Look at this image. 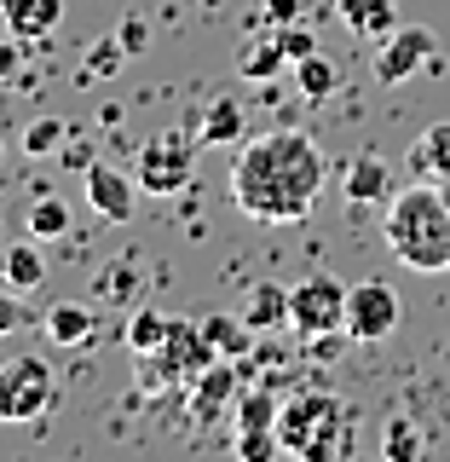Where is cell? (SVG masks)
<instances>
[{
  "mask_svg": "<svg viewBox=\"0 0 450 462\" xmlns=\"http://www.w3.org/2000/svg\"><path fill=\"white\" fill-rule=\"evenodd\" d=\"M381 457H387V462H416V457H422V428H416L410 416H387V428H381Z\"/></svg>",
  "mask_w": 450,
  "mask_h": 462,
  "instance_id": "24",
  "label": "cell"
},
{
  "mask_svg": "<svg viewBox=\"0 0 450 462\" xmlns=\"http://www.w3.org/2000/svg\"><path fill=\"white\" fill-rule=\"evenodd\" d=\"M231 399H237V358H225V365L214 358V365L197 375V399H191V416H197V422H214V416H220Z\"/></svg>",
  "mask_w": 450,
  "mask_h": 462,
  "instance_id": "13",
  "label": "cell"
},
{
  "mask_svg": "<svg viewBox=\"0 0 450 462\" xmlns=\"http://www.w3.org/2000/svg\"><path fill=\"white\" fill-rule=\"evenodd\" d=\"M283 64H289V52H283L278 29H271V41H249V47H243V58H237V76H243V81H271Z\"/></svg>",
  "mask_w": 450,
  "mask_h": 462,
  "instance_id": "20",
  "label": "cell"
},
{
  "mask_svg": "<svg viewBox=\"0 0 450 462\" xmlns=\"http://www.w3.org/2000/svg\"><path fill=\"white\" fill-rule=\"evenodd\" d=\"M324 151L300 127H278V134L243 139L237 162H231V202L249 214L254 226H295L307 220L324 197Z\"/></svg>",
  "mask_w": 450,
  "mask_h": 462,
  "instance_id": "1",
  "label": "cell"
},
{
  "mask_svg": "<svg viewBox=\"0 0 450 462\" xmlns=\"http://www.w3.org/2000/svg\"><path fill=\"white\" fill-rule=\"evenodd\" d=\"M278 439L289 457L307 462H329L353 451V411L335 393H295L278 416Z\"/></svg>",
  "mask_w": 450,
  "mask_h": 462,
  "instance_id": "3",
  "label": "cell"
},
{
  "mask_svg": "<svg viewBox=\"0 0 450 462\" xmlns=\"http://www.w3.org/2000/svg\"><path fill=\"white\" fill-rule=\"evenodd\" d=\"M87 202H93L98 220L127 226L133 208H139V180L122 173V168H110V162H87Z\"/></svg>",
  "mask_w": 450,
  "mask_h": 462,
  "instance_id": "9",
  "label": "cell"
},
{
  "mask_svg": "<svg viewBox=\"0 0 450 462\" xmlns=\"http://www.w3.org/2000/svg\"><path fill=\"white\" fill-rule=\"evenodd\" d=\"M278 41H283L289 64H300V58H312V52H317V41H312V35H307L300 23H283V29H278Z\"/></svg>",
  "mask_w": 450,
  "mask_h": 462,
  "instance_id": "30",
  "label": "cell"
},
{
  "mask_svg": "<svg viewBox=\"0 0 450 462\" xmlns=\"http://www.w3.org/2000/svg\"><path fill=\"white\" fill-rule=\"evenodd\" d=\"M23 324H29V312H23L18 289H12V295H0V336H18Z\"/></svg>",
  "mask_w": 450,
  "mask_h": 462,
  "instance_id": "31",
  "label": "cell"
},
{
  "mask_svg": "<svg viewBox=\"0 0 450 462\" xmlns=\"http://www.w3.org/2000/svg\"><path fill=\"white\" fill-rule=\"evenodd\" d=\"M52 404H58V370L41 353H18L0 365V422L12 428L41 422Z\"/></svg>",
  "mask_w": 450,
  "mask_h": 462,
  "instance_id": "4",
  "label": "cell"
},
{
  "mask_svg": "<svg viewBox=\"0 0 450 462\" xmlns=\"http://www.w3.org/2000/svg\"><path fill=\"white\" fill-rule=\"evenodd\" d=\"M122 47H127V52L144 47V23H127V29H122Z\"/></svg>",
  "mask_w": 450,
  "mask_h": 462,
  "instance_id": "34",
  "label": "cell"
},
{
  "mask_svg": "<svg viewBox=\"0 0 450 462\" xmlns=\"http://www.w3.org/2000/svg\"><path fill=\"white\" fill-rule=\"evenodd\" d=\"M0 18H6V35L47 41L64 23V0H0Z\"/></svg>",
  "mask_w": 450,
  "mask_h": 462,
  "instance_id": "11",
  "label": "cell"
},
{
  "mask_svg": "<svg viewBox=\"0 0 450 462\" xmlns=\"http://www.w3.org/2000/svg\"><path fill=\"white\" fill-rule=\"evenodd\" d=\"M122 58H127L122 35H115V41H98V47H93V58H87V69H81V76L105 81V76H115V69H122Z\"/></svg>",
  "mask_w": 450,
  "mask_h": 462,
  "instance_id": "27",
  "label": "cell"
},
{
  "mask_svg": "<svg viewBox=\"0 0 450 462\" xmlns=\"http://www.w3.org/2000/svg\"><path fill=\"white\" fill-rule=\"evenodd\" d=\"M18 81H23V41L6 35V41H0V93L18 87Z\"/></svg>",
  "mask_w": 450,
  "mask_h": 462,
  "instance_id": "29",
  "label": "cell"
},
{
  "mask_svg": "<svg viewBox=\"0 0 450 462\" xmlns=\"http://www.w3.org/2000/svg\"><path fill=\"white\" fill-rule=\"evenodd\" d=\"M346 289L335 272H312V278L289 283V324L300 336H346Z\"/></svg>",
  "mask_w": 450,
  "mask_h": 462,
  "instance_id": "5",
  "label": "cell"
},
{
  "mask_svg": "<svg viewBox=\"0 0 450 462\" xmlns=\"http://www.w3.org/2000/svg\"><path fill=\"white\" fill-rule=\"evenodd\" d=\"M47 336L58 346H87L93 341V307H81V300H58L47 312Z\"/></svg>",
  "mask_w": 450,
  "mask_h": 462,
  "instance_id": "18",
  "label": "cell"
},
{
  "mask_svg": "<svg viewBox=\"0 0 450 462\" xmlns=\"http://www.w3.org/2000/svg\"><path fill=\"white\" fill-rule=\"evenodd\" d=\"M404 324V307H399V289L381 283V278H364L346 289V341H387L393 329Z\"/></svg>",
  "mask_w": 450,
  "mask_h": 462,
  "instance_id": "8",
  "label": "cell"
},
{
  "mask_svg": "<svg viewBox=\"0 0 450 462\" xmlns=\"http://www.w3.org/2000/svg\"><path fill=\"white\" fill-rule=\"evenodd\" d=\"M202 329H208V341H214V353H225V358H243L249 353V341H254V324L249 318H202Z\"/></svg>",
  "mask_w": 450,
  "mask_h": 462,
  "instance_id": "23",
  "label": "cell"
},
{
  "mask_svg": "<svg viewBox=\"0 0 450 462\" xmlns=\"http://www.w3.org/2000/svg\"><path fill=\"white\" fill-rule=\"evenodd\" d=\"M278 416H283V404L271 393H243L237 399V428H278Z\"/></svg>",
  "mask_w": 450,
  "mask_h": 462,
  "instance_id": "26",
  "label": "cell"
},
{
  "mask_svg": "<svg viewBox=\"0 0 450 462\" xmlns=\"http://www.w3.org/2000/svg\"><path fill=\"white\" fill-rule=\"evenodd\" d=\"M214 358H220V353H214L208 329H202L197 318H173L168 341L156 346V365H162L168 375H191V382H197V375H202V370L214 365Z\"/></svg>",
  "mask_w": 450,
  "mask_h": 462,
  "instance_id": "10",
  "label": "cell"
},
{
  "mask_svg": "<svg viewBox=\"0 0 450 462\" xmlns=\"http://www.w3.org/2000/svg\"><path fill=\"white\" fill-rule=\"evenodd\" d=\"M387 249L410 272H450V202L439 185L416 180L387 202Z\"/></svg>",
  "mask_w": 450,
  "mask_h": 462,
  "instance_id": "2",
  "label": "cell"
},
{
  "mask_svg": "<svg viewBox=\"0 0 450 462\" xmlns=\"http://www.w3.org/2000/svg\"><path fill=\"white\" fill-rule=\"evenodd\" d=\"M0 162H6V151H0Z\"/></svg>",
  "mask_w": 450,
  "mask_h": 462,
  "instance_id": "36",
  "label": "cell"
},
{
  "mask_svg": "<svg viewBox=\"0 0 450 462\" xmlns=\"http://www.w3.org/2000/svg\"><path fill=\"white\" fill-rule=\"evenodd\" d=\"M422 69H439V35L422 23H399L393 35L375 41V81L381 87H399Z\"/></svg>",
  "mask_w": 450,
  "mask_h": 462,
  "instance_id": "7",
  "label": "cell"
},
{
  "mask_svg": "<svg viewBox=\"0 0 450 462\" xmlns=\"http://www.w3.org/2000/svg\"><path fill=\"white\" fill-rule=\"evenodd\" d=\"M243 318L254 324V336L283 329V324H289V289H283V283H254L249 300H243Z\"/></svg>",
  "mask_w": 450,
  "mask_h": 462,
  "instance_id": "17",
  "label": "cell"
},
{
  "mask_svg": "<svg viewBox=\"0 0 450 462\" xmlns=\"http://www.w3.org/2000/svg\"><path fill=\"white\" fill-rule=\"evenodd\" d=\"M225 139H243V98L231 93H220L202 110V144H225Z\"/></svg>",
  "mask_w": 450,
  "mask_h": 462,
  "instance_id": "21",
  "label": "cell"
},
{
  "mask_svg": "<svg viewBox=\"0 0 450 462\" xmlns=\"http://www.w3.org/2000/svg\"><path fill=\"white\" fill-rule=\"evenodd\" d=\"M439 191H445V202H450V180H445V185H439Z\"/></svg>",
  "mask_w": 450,
  "mask_h": 462,
  "instance_id": "35",
  "label": "cell"
},
{
  "mask_svg": "<svg viewBox=\"0 0 450 462\" xmlns=\"http://www.w3.org/2000/svg\"><path fill=\"white\" fill-rule=\"evenodd\" d=\"M58 139H64V122H52V116H41L35 127L23 134V151L29 156H47V151H58Z\"/></svg>",
  "mask_w": 450,
  "mask_h": 462,
  "instance_id": "28",
  "label": "cell"
},
{
  "mask_svg": "<svg viewBox=\"0 0 450 462\" xmlns=\"http://www.w3.org/2000/svg\"><path fill=\"white\" fill-rule=\"evenodd\" d=\"M346 197L353 202H393L399 197V185H393V168H387V156H375V151H364V156H353V168H346Z\"/></svg>",
  "mask_w": 450,
  "mask_h": 462,
  "instance_id": "12",
  "label": "cell"
},
{
  "mask_svg": "<svg viewBox=\"0 0 450 462\" xmlns=\"http://www.w3.org/2000/svg\"><path fill=\"white\" fill-rule=\"evenodd\" d=\"M335 12H341V23L353 29L358 41H381V35H393L399 29V12H393V0H335Z\"/></svg>",
  "mask_w": 450,
  "mask_h": 462,
  "instance_id": "15",
  "label": "cell"
},
{
  "mask_svg": "<svg viewBox=\"0 0 450 462\" xmlns=\"http://www.w3.org/2000/svg\"><path fill=\"white\" fill-rule=\"evenodd\" d=\"M105 295H110V300H122V295H127V266H115L110 278H105Z\"/></svg>",
  "mask_w": 450,
  "mask_h": 462,
  "instance_id": "33",
  "label": "cell"
},
{
  "mask_svg": "<svg viewBox=\"0 0 450 462\" xmlns=\"http://www.w3.org/2000/svg\"><path fill=\"white\" fill-rule=\"evenodd\" d=\"M410 180H427V185L450 180V122H433L427 134L410 144Z\"/></svg>",
  "mask_w": 450,
  "mask_h": 462,
  "instance_id": "14",
  "label": "cell"
},
{
  "mask_svg": "<svg viewBox=\"0 0 450 462\" xmlns=\"http://www.w3.org/2000/svg\"><path fill=\"white\" fill-rule=\"evenodd\" d=\"M266 18L278 23V29H283V23H295V18H300V0H266Z\"/></svg>",
  "mask_w": 450,
  "mask_h": 462,
  "instance_id": "32",
  "label": "cell"
},
{
  "mask_svg": "<svg viewBox=\"0 0 450 462\" xmlns=\"http://www.w3.org/2000/svg\"><path fill=\"white\" fill-rule=\"evenodd\" d=\"M69 202L64 197H35V208H29V237L35 243H58V237H69Z\"/></svg>",
  "mask_w": 450,
  "mask_h": 462,
  "instance_id": "22",
  "label": "cell"
},
{
  "mask_svg": "<svg viewBox=\"0 0 450 462\" xmlns=\"http://www.w3.org/2000/svg\"><path fill=\"white\" fill-rule=\"evenodd\" d=\"M191 173H197V139L179 134V127L144 139V151H139V162H133L139 191H151V197H179L185 185H191Z\"/></svg>",
  "mask_w": 450,
  "mask_h": 462,
  "instance_id": "6",
  "label": "cell"
},
{
  "mask_svg": "<svg viewBox=\"0 0 450 462\" xmlns=\"http://www.w3.org/2000/svg\"><path fill=\"white\" fill-rule=\"evenodd\" d=\"M168 329H173V318H162L156 307H139V312H127V329H122V341L133 346V353L156 358V346L168 341Z\"/></svg>",
  "mask_w": 450,
  "mask_h": 462,
  "instance_id": "19",
  "label": "cell"
},
{
  "mask_svg": "<svg viewBox=\"0 0 450 462\" xmlns=\"http://www.w3.org/2000/svg\"><path fill=\"white\" fill-rule=\"evenodd\" d=\"M0 278H6V289H41V278H47V254H41V243H12L6 254H0Z\"/></svg>",
  "mask_w": 450,
  "mask_h": 462,
  "instance_id": "16",
  "label": "cell"
},
{
  "mask_svg": "<svg viewBox=\"0 0 450 462\" xmlns=\"http://www.w3.org/2000/svg\"><path fill=\"white\" fill-rule=\"evenodd\" d=\"M295 69H300V98H312V105H317V98H329V93H335V64H329L324 52L300 58Z\"/></svg>",
  "mask_w": 450,
  "mask_h": 462,
  "instance_id": "25",
  "label": "cell"
}]
</instances>
